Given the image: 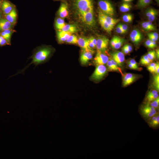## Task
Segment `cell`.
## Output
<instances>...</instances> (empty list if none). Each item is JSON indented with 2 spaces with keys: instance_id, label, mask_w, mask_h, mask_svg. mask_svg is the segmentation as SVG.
Wrapping results in <instances>:
<instances>
[{
  "instance_id": "6da1fadb",
  "label": "cell",
  "mask_w": 159,
  "mask_h": 159,
  "mask_svg": "<svg viewBox=\"0 0 159 159\" xmlns=\"http://www.w3.org/2000/svg\"><path fill=\"white\" fill-rule=\"evenodd\" d=\"M94 0H72L75 14L82 24L89 28L94 27L96 21L94 16Z\"/></svg>"
},
{
  "instance_id": "7bdbcfd3",
  "label": "cell",
  "mask_w": 159,
  "mask_h": 159,
  "mask_svg": "<svg viewBox=\"0 0 159 159\" xmlns=\"http://www.w3.org/2000/svg\"><path fill=\"white\" fill-rule=\"evenodd\" d=\"M158 93L157 91L155 90H153L148 92L147 96H149L154 95Z\"/></svg>"
},
{
  "instance_id": "f1b7e54d",
  "label": "cell",
  "mask_w": 159,
  "mask_h": 159,
  "mask_svg": "<svg viewBox=\"0 0 159 159\" xmlns=\"http://www.w3.org/2000/svg\"><path fill=\"white\" fill-rule=\"evenodd\" d=\"M78 38L74 35H70L66 41L67 43L69 44H76L77 43Z\"/></svg>"
},
{
  "instance_id": "bcb514c9",
  "label": "cell",
  "mask_w": 159,
  "mask_h": 159,
  "mask_svg": "<svg viewBox=\"0 0 159 159\" xmlns=\"http://www.w3.org/2000/svg\"><path fill=\"white\" fill-rule=\"evenodd\" d=\"M148 36L149 38V39L152 41L155 42L158 39L154 37L150 36L148 35Z\"/></svg>"
},
{
  "instance_id": "d6a6232c",
  "label": "cell",
  "mask_w": 159,
  "mask_h": 159,
  "mask_svg": "<svg viewBox=\"0 0 159 159\" xmlns=\"http://www.w3.org/2000/svg\"><path fill=\"white\" fill-rule=\"evenodd\" d=\"M106 64L108 69L109 70L119 72L118 70L113 66L109 59Z\"/></svg>"
},
{
  "instance_id": "4fadbf2b",
  "label": "cell",
  "mask_w": 159,
  "mask_h": 159,
  "mask_svg": "<svg viewBox=\"0 0 159 159\" xmlns=\"http://www.w3.org/2000/svg\"><path fill=\"white\" fill-rule=\"evenodd\" d=\"M137 76L132 73H126L123 75L122 84L124 87L132 83L137 79Z\"/></svg>"
},
{
  "instance_id": "e0dca14e",
  "label": "cell",
  "mask_w": 159,
  "mask_h": 159,
  "mask_svg": "<svg viewBox=\"0 0 159 159\" xmlns=\"http://www.w3.org/2000/svg\"><path fill=\"white\" fill-rule=\"evenodd\" d=\"M57 33L58 42L60 43L66 41L72 34L60 30L57 31Z\"/></svg>"
},
{
  "instance_id": "e575fe53",
  "label": "cell",
  "mask_w": 159,
  "mask_h": 159,
  "mask_svg": "<svg viewBox=\"0 0 159 159\" xmlns=\"http://www.w3.org/2000/svg\"><path fill=\"white\" fill-rule=\"evenodd\" d=\"M158 94H156L151 95L149 96H147L146 98L148 102L153 101L158 97Z\"/></svg>"
},
{
  "instance_id": "ba28073f",
  "label": "cell",
  "mask_w": 159,
  "mask_h": 159,
  "mask_svg": "<svg viewBox=\"0 0 159 159\" xmlns=\"http://www.w3.org/2000/svg\"><path fill=\"white\" fill-rule=\"evenodd\" d=\"M142 115L145 118L150 119L156 114L155 108L148 104L143 107L141 109Z\"/></svg>"
},
{
  "instance_id": "7c38bea8",
  "label": "cell",
  "mask_w": 159,
  "mask_h": 159,
  "mask_svg": "<svg viewBox=\"0 0 159 159\" xmlns=\"http://www.w3.org/2000/svg\"><path fill=\"white\" fill-rule=\"evenodd\" d=\"M1 6L5 15L9 13L14 8L12 3L6 0L1 1Z\"/></svg>"
},
{
  "instance_id": "db71d44e",
  "label": "cell",
  "mask_w": 159,
  "mask_h": 159,
  "mask_svg": "<svg viewBox=\"0 0 159 159\" xmlns=\"http://www.w3.org/2000/svg\"><path fill=\"white\" fill-rule=\"evenodd\" d=\"M1 0H0V6H1Z\"/></svg>"
},
{
  "instance_id": "603a6c76",
  "label": "cell",
  "mask_w": 159,
  "mask_h": 159,
  "mask_svg": "<svg viewBox=\"0 0 159 159\" xmlns=\"http://www.w3.org/2000/svg\"><path fill=\"white\" fill-rule=\"evenodd\" d=\"M141 26L143 29L146 31H154L156 30L155 26L150 21L143 22Z\"/></svg>"
},
{
  "instance_id": "f5cc1de1",
  "label": "cell",
  "mask_w": 159,
  "mask_h": 159,
  "mask_svg": "<svg viewBox=\"0 0 159 159\" xmlns=\"http://www.w3.org/2000/svg\"><path fill=\"white\" fill-rule=\"evenodd\" d=\"M1 12H0V19L1 18Z\"/></svg>"
},
{
  "instance_id": "681fc988",
  "label": "cell",
  "mask_w": 159,
  "mask_h": 159,
  "mask_svg": "<svg viewBox=\"0 0 159 159\" xmlns=\"http://www.w3.org/2000/svg\"><path fill=\"white\" fill-rule=\"evenodd\" d=\"M156 56L158 59H159V49H157L156 50Z\"/></svg>"
},
{
  "instance_id": "277c9868",
  "label": "cell",
  "mask_w": 159,
  "mask_h": 159,
  "mask_svg": "<svg viewBox=\"0 0 159 159\" xmlns=\"http://www.w3.org/2000/svg\"><path fill=\"white\" fill-rule=\"evenodd\" d=\"M97 4L99 10L103 13L111 16L114 15V6L110 0H98Z\"/></svg>"
},
{
  "instance_id": "f6af8a7d",
  "label": "cell",
  "mask_w": 159,
  "mask_h": 159,
  "mask_svg": "<svg viewBox=\"0 0 159 159\" xmlns=\"http://www.w3.org/2000/svg\"><path fill=\"white\" fill-rule=\"evenodd\" d=\"M124 46L127 49L129 52H131L132 50V46L129 44H126Z\"/></svg>"
},
{
  "instance_id": "c3c4849f",
  "label": "cell",
  "mask_w": 159,
  "mask_h": 159,
  "mask_svg": "<svg viewBox=\"0 0 159 159\" xmlns=\"http://www.w3.org/2000/svg\"><path fill=\"white\" fill-rule=\"evenodd\" d=\"M122 49L124 53L126 54H127L130 52L124 46L122 48Z\"/></svg>"
},
{
  "instance_id": "d4e9b609",
  "label": "cell",
  "mask_w": 159,
  "mask_h": 159,
  "mask_svg": "<svg viewBox=\"0 0 159 159\" xmlns=\"http://www.w3.org/2000/svg\"><path fill=\"white\" fill-rule=\"evenodd\" d=\"M153 2L152 0H138L136 6L139 8H143Z\"/></svg>"
},
{
  "instance_id": "7a4b0ae2",
  "label": "cell",
  "mask_w": 159,
  "mask_h": 159,
  "mask_svg": "<svg viewBox=\"0 0 159 159\" xmlns=\"http://www.w3.org/2000/svg\"><path fill=\"white\" fill-rule=\"evenodd\" d=\"M52 52V49L48 47H43L37 48L34 51L30 58L32 59V62L23 69L19 71L17 73L11 76L16 75L19 74H23L26 69L32 64L36 66L46 62L50 56Z\"/></svg>"
},
{
  "instance_id": "d590c367",
  "label": "cell",
  "mask_w": 159,
  "mask_h": 159,
  "mask_svg": "<svg viewBox=\"0 0 159 159\" xmlns=\"http://www.w3.org/2000/svg\"><path fill=\"white\" fill-rule=\"evenodd\" d=\"M119 37L115 36H114L110 42V44L111 47L112 48L115 44L117 41Z\"/></svg>"
},
{
  "instance_id": "8992f818",
  "label": "cell",
  "mask_w": 159,
  "mask_h": 159,
  "mask_svg": "<svg viewBox=\"0 0 159 159\" xmlns=\"http://www.w3.org/2000/svg\"><path fill=\"white\" fill-rule=\"evenodd\" d=\"M109 39L105 36H99L97 39L96 47L97 51L105 53L107 50Z\"/></svg>"
},
{
  "instance_id": "7dc6e473",
  "label": "cell",
  "mask_w": 159,
  "mask_h": 159,
  "mask_svg": "<svg viewBox=\"0 0 159 159\" xmlns=\"http://www.w3.org/2000/svg\"><path fill=\"white\" fill-rule=\"evenodd\" d=\"M128 67L131 69L136 70L139 69L137 68H136V67L132 65L131 64L128 62Z\"/></svg>"
},
{
  "instance_id": "ab89813d",
  "label": "cell",
  "mask_w": 159,
  "mask_h": 159,
  "mask_svg": "<svg viewBox=\"0 0 159 159\" xmlns=\"http://www.w3.org/2000/svg\"><path fill=\"white\" fill-rule=\"evenodd\" d=\"M128 62L130 63L138 69H139V68L138 67V64L135 60L132 59H131Z\"/></svg>"
},
{
  "instance_id": "b9f144b4",
  "label": "cell",
  "mask_w": 159,
  "mask_h": 159,
  "mask_svg": "<svg viewBox=\"0 0 159 159\" xmlns=\"http://www.w3.org/2000/svg\"><path fill=\"white\" fill-rule=\"evenodd\" d=\"M157 64L156 63H150L147 67V69L149 71L153 68L155 66H156Z\"/></svg>"
},
{
  "instance_id": "816d5d0a",
  "label": "cell",
  "mask_w": 159,
  "mask_h": 159,
  "mask_svg": "<svg viewBox=\"0 0 159 159\" xmlns=\"http://www.w3.org/2000/svg\"><path fill=\"white\" fill-rule=\"evenodd\" d=\"M156 2V3H157V4L158 5L159 4V0H155Z\"/></svg>"
},
{
  "instance_id": "d6986e66",
  "label": "cell",
  "mask_w": 159,
  "mask_h": 159,
  "mask_svg": "<svg viewBox=\"0 0 159 159\" xmlns=\"http://www.w3.org/2000/svg\"><path fill=\"white\" fill-rule=\"evenodd\" d=\"M13 25L6 19H0V31L11 29Z\"/></svg>"
},
{
  "instance_id": "74e56055",
  "label": "cell",
  "mask_w": 159,
  "mask_h": 159,
  "mask_svg": "<svg viewBox=\"0 0 159 159\" xmlns=\"http://www.w3.org/2000/svg\"><path fill=\"white\" fill-rule=\"evenodd\" d=\"M145 44L147 47L149 48L153 49L155 48L152 44V41L149 39L147 40L145 42Z\"/></svg>"
},
{
  "instance_id": "ac0fdd59",
  "label": "cell",
  "mask_w": 159,
  "mask_h": 159,
  "mask_svg": "<svg viewBox=\"0 0 159 159\" xmlns=\"http://www.w3.org/2000/svg\"><path fill=\"white\" fill-rule=\"evenodd\" d=\"M77 44L81 48L82 50L91 49L89 47L88 39L87 38L79 37L78 39Z\"/></svg>"
},
{
  "instance_id": "83f0119b",
  "label": "cell",
  "mask_w": 159,
  "mask_h": 159,
  "mask_svg": "<svg viewBox=\"0 0 159 159\" xmlns=\"http://www.w3.org/2000/svg\"><path fill=\"white\" fill-rule=\"evenodd\" d=\"M125 42L124 39L119 37L116 43L115 44L112 48L114 49H119Z\"/></svg>"
},
{
  "instance_id": "484cf974",
  "label": "cell",
  "mask_w": 159,
  "mask_h": 159,
  "mask_svg": "<svg viewBox=\"0 0 159 159\" xmlns=\"http://www.w3.org/2000/svg\"><path fill=\"white\" fill-rule=\"evenodd\" d=\"M55 25L57 29L61 30L65 24L64 20L62 18H59L56 19Z\"/></svg>"
},
{
  "instance_id": "5bb4252c",
  "label": "cell",
  "mask_w": 159,
  "mask_h": 159,
  "mask_svg": "<svg viewBox=\"0 0 159 159\" xmlns=\"http://www.w3.org/2000/svg\"><path fill=\"white\" fill-rule=\"evenodd\" d=\"M158 13V10L154 8L149 7L146 11V15L149 21H153L155 19Z\"/></svg>"
},
{
  "instance_id": "5b68a950",
  "label": "cell",
  "mask_w": 159,
  "mask_h": 159,
  "mask_svg": "<svg viewBox=\"0 0 159 159\" xmlns=\"http://www.w3.org/2000/svg\"><path fill=\"white\" fill-rule=\"evenodd\" d=\"M95 69L91 76L92 80L99 81L102 79L107 72L106 67L104 65H97Z\"/></svg>"
},
{
  "instance_id": "cb8c5ba5",
  "label": "cell",
  "mask_w": 159,
  "mask_h": 159,
  "mask_svg": "<svg viewBox=\"0 0 159 159\" xmlns=\"http://www.w3.org/2000/svg\"><path fill=\"white\" fill-rule=\"evenodd\" d=\"M13 32L11 29L1 31L0 35L7 41L9 44H10L11 35Z\"/></svg>"
},
{
  "instance_id": "ee69618b",
  "label": "cell",
  "mask_w": 159,
  "mask_h": 159,
  "mask_svg": "<svg viewBox=\"0 0 159 159\" xmlns=\"http://www.w3.org/2000/svg\"><path fill=\"white\" fill-rule=\"evenodd\" d=\"M147 35L151 36L154 37L158 39L159 36L158 34L156 32H153L148 33Z\"/></svg>"
},
{
  "instance_id": "30bf717a",
  "label": "cell",
  "mask_w": 159,
  "mask_h": 159,
  "mask_svg": "<svg viewBox=\"0 0 159 159\" xmlns=\"http://www.w3.org/2000/svg\"><path fill=\"white\" fill-rule=\"evenodd\" d=\"M111 58L114 60L119 67H122L125 60V56L123 53L117 51L110 54Z\"/></svg>"
},
{
  "instance_id": "8d00e7d4",
  "label": "cell",
  "mask_w": 159,
  "mask_h": 159,
  "mask_svg": "<svg viewBox=\"0 0 159 159\" xmlns=\"http://www.w3.org/2000/svg\"><path fill=\"white\" fill-rule=\"evenodd\" d=\"M9 44L7 41L0 35V46H3Z\"/></svg>"
},
{
  "instance_id": "836d02e7",
  "label": "cell",
  "mask_w": 159,
  "mask_h": 159,
  "mask_svg": "<svg viewBox=\"0 0 159 159\" xmlns=\"http://www.w3.org/2000/svg\"><path fill=\"white\" fill-rule=\"evenodd\" d=\"M159 104V97H158L150 103V106L153 107L155 108H158V107Z\"/></svg>"
},
{
  "instance_id": "52a82bcc",
  "label": "cell",
  "mask_w": 159,
  "mask_h": 159,
  "mask_svg": "<svg viewBox=\"0 0 159 159\" xmlns=\"http://www.w3.org/2000/svg\"><path fill=\"white\" fill-rule=\"evenodd\" d=\"M94 53V51L92 49L82 50L80 57L81 63L83 65L86 64L92 59Z\"/></svg>"
},
{
  "instance_id": "9a60e30c",
  "label": "cell",
  "mask_w": 159,
  "mask_h": 159,
  "mask_svg": "<svg viewBox=\"0 0 159 159\" xmlns=\"http://www.w3.org/2000/svg\"><path fill=\"white\" fill-rule=\"evenodd\" d=\"M5 19L12 24L14 25L16 22L17 14L16 10L14 8L8 14L5 15Z\"/></svg>"
},
{
  "instance_id": "9c48e42d",
  "label": "cell",
  "mask_w": 159,
  "mask_h": 159,
  "mask_svg": "<svg viewBox=\"0 0 159 159\" xmlns=\"http://www.w3.org/2000/svg\"><path fill=\"white\" fill-rule=\"evenodd\" d=\"M109 59V57L104 52L97 51L94 62L97 65H104L107 63Z\"/></svg>"
},
{
  "instance_id": "2e32d148",
  "label": "cell",
  "mask_w": 159,
  "mask_h": 159,
  "mask_svg": "<svg viewBox=\"0 0 159 159\" xmlns=\"http://www.w3.org/2000/svg\"><path fill=\"white\" fill-rule=\"evenodd\" d=\"M58 14L59 16L63 18L66 17L68 14V6L65 2L61 3L58 10Z\"/></svg>"
},
{
  "instance_id": "60d3db41",
  "label": "cell",
  "mask_w": 159,
  "mask_h": 159,
  "mask_svg": "<svg viewBox=\"0 0 159 159\" xmlns=\"http://www.w3.org/2000/svg\"><path fill=\"white\" fill-rule=\"evenodd\" d=\"M120 24L122 29L124 31L125 33H126L128 30V27L125 24Z\"/></svg>"
},
{
  "instance_id": "44dd1931",
  "label": "cell",
  "mask_w": 159,
  "mask_h": 159,
  "mask_svg": "<svg viewBox=\"0 0 159 159\" xmlns=\"http://www.w3.org/2000/svg\"><path fill=\"white\" fill-rule=\"evenodd\" d=\"M60 30L72 33L77 32L78 29L77 26L74 24H67L65 25L61 30Z\"/></svg>"
},
{
  "instance_id": "ffe728a7",
  "label": "cell",
  "mask_w": 159,
  "mask_h": 159,
  "mask_svg": "<svg viewBox=\"0 0 159 159\" xmlns=\"http://www.w3.org/2000/svg\"><path fill=\"white\" fill-rule=\"evenodd\" d=\"M132 7V6L130 2L124 1L119 5L120 11L122 12H126L130 10Z\"/></svg>"
},
{
  "instance_id": "f907efd6",
  "label": "cell",
  "mask_w": 159,
  "mask_h": 159,
  "mask_svg": "<svg viewBox=\"0 0 159 159\" xmlns=\"http://www.w3.org/2000/svg\"><path fill=\"white\" fill-rule=\"evenodd\" d=\"M124 1L126 2H130L132 0H123Z\"/></svg>"
},
{
  "instance_id": "8fae6325",
  "label": "cell",
  "mask_w": 159,
  "mask_h": 159,
  "mask_svg": "<svg viewBox=\"0 0 159 159\" xmlns=\"http://www.w3.org/2000/svg\"><path fill=\"white\" fill-rule=\"evenodd\" d=\"M142 35L140 31L137 29H134L131 32L130 38L134 43L137 44L139 43L142 39Z\"/></svg>"
},
{
  "instance_id": "1f68e13d",
  "label": "cell",
  "mask_w": 159,
  "mask_h": 159,
  "mask_svg": "<svg viewBox=\"0 0 159 159\" xmlns=\"http://www.w3.org/2000/svg\"><path fill=\"white\" fill-rule=\"evenodd\" d=\"M146 55L148 58L152 62L156 58V52L154 50L150 51L148 52Z\"/></svg>"
},
{
  "instance_id": "3957f363",
  "label": "cell",
  "mask_w": 159,
  "mask_h": 159,
  "mask_svg": "<svg viewBox=\"0 0 159 159\" xmlns=\"http://www.w3.org/2000/svg\"><path fill=\"white\" fill-rule=\"evenodd\" d=\"M98 18L99 23L101 26L108 33H110L115 25L120 21L119 19L113 18L99 10Z\"/></svg>"
},
{
  "instance_id": "f35d334b",
  "label": "cell",
  "mask_w": 159,
  "mask_h": 159,
  "mask_svg": "<svg viewBox=\"0 0 159 159\" xmlns=\"http://www.w3.org/2000/svg\"><path fill=\"white\" fill-rule=\"evenodd\" d=\"M116 31L117 33L119 34H123L125 33L124 32L122 29L120 24L116 26Z\"/></svg>"
},
{
  "instance_id": "7402d4cb",
  "label": "cell",
  "mask_w": 159,
  "mask_h": 159,
  "mask_svg": "<svg viewBox=\"0 0 159 159\" xmlns=\"http://www.w3.org/2000/svg\"><path fill=\"white\" fill-rule=\"evenodd\" d=\"M148 124L151 127H156L159 125V116L155 114L149 119Z\"/></svg>"
},
{
  "instance_id": "f546056e",
  "label": "cell",
  "mask_w": 159,
  "mask_h": 159,
  "mask_svg": "<svg viewBox=\"0 0 159 159\" xmlns=\"http://www.w3.org/2000/svg\"><path fill=\"white\" fill-rule=\"evenodd\" d=\"M151 62L146 55L142 56L140 61V63L143 65H148Z\"/></svg>"
},
{
  "instance_id": "11a10c76",
  "label": "cell",
  "mask_w": 159,
  "mask_h": 159,
  "mask_svg": "<svg viewBox=\"0 0 159 159\" xmlns=\"http://www.w3.org/2000/svg\"></svg>"
},
{
  "instance_id": "4dcf8cb0",
  "label": "cell",
  "mask_w": 159,
  "mask_h": 159,
  "mask_svg": "<svg viewBox=\"0 0 159 159\" xmlns=\"http://www.w3.org/2000/svg\"><path fill=\"white\" fill-rule=\"evenodd\" d=\"M122 19V20L125 22L130 23L132 20V16L131 14H126L123 16Z\"/></svg>"
},
{
  "instance_id": "4316f807",
  "label": "cell",
  "mask_w": 159,
  "mask_h": 159,
  "mask_svg": "<svg viewBox=\"0 0 159 159\" xmlns=\"http://www.w3.org/2000/svg\"><path fill=\"white\" fill-rule=\"evenodd\" d=\"M153 85L154 87L158 91L159 90V74H156L153 78Z\"/></svg>"
}]
</instances>
